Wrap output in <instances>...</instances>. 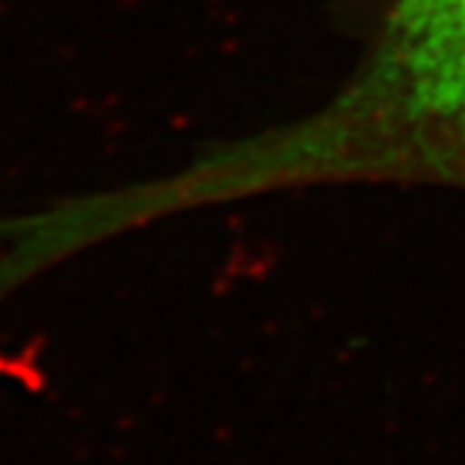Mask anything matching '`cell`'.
Here are the masks:
<instances>
[{"label": "cell", "instance_id": "6da1fadb", "mask_svg": "<svg viewBox=\"0 0 465 465\" xmlns=\"http://www.w3.org/2000/svg\"><path fill=\"white\" fill-rule=\"evenodd\" d=\"M414 179L465 188V0H390L360 67L318 113L152 182L188 206L312 182Z\"/></svg>", "mask_w": 465, "mask_h": 465}]
</instances>
